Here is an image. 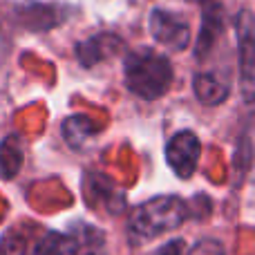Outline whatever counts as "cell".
<instances>
[{
	"instance_id": "1",
	"label": "cell",
	"mask_w": 255,
	"mask_h": 255,
	"mask_svg": "<svg viewBox=\"0 0 255 255\" xmlns=\"http://www.w3.org/2000/svg\"><path fill=\"white\" fill-rule=\"evenodd\" d=\"M190 217V206L177 195L154 197L139 204L128 217V238L132 244H143L163 233L179 229Z\"/></svg>"
},
{
	"instance_id": "2",
	"label": "cell",
	"mask_w": 255,
	"mask_h": 255,
	"mask_svg": "<svg viewBox=\"0 0 255 255\" xmlns=\"http://www.w3.org/2000/svg\"><path fill=\"white\" fill-rule=\"evenodd\" d=\"M124 81L132 94L145 99V101H154L170 90L172 65L163 54L150 47H139L126 56Z\"/></svg>"
},
{
	"instance_id": "3",
	"label": "cell",
	"mask_w": 255,
	"mask_h": 255,
	"mask_svg": "<svg viewBox=\"0 0 255 255\" xmlns=\"http://www.w3.org/2000/svg\"><path fill=\"white\" fill-rule=\"evenodd\" d=\"M49 251L52 255H103L106 238L97 226L79 222L67 233L49 235Z\"/></svg>"
},
{
	"instance_id": "4",
	"label": "cell",
	"mask_w": 255,
	"mask_h": 255,
	"mask_svg": "<svg viewBox=\"0 0 255 255\" xmlns=\"http://www.w3.org/2000/svg\"><path fill=\"white\" fill-rule=\"evenodd\" d=\"M150 34L161 47L170 52H184L190 43V25L181 13L168 9H152L150 13Z\"/></svg>"
},
{
	"instance_id": "5",
	"label": "cell",
	"mask_w": 255,
	"mask_h": 255,
	"mask_svg": "<svg viewBox=\"0 0 255 255\" xmlns=\"http://www.w3.org/2000/svg\"><path fill=\"white\" fill-rule=\"evenodd\" d=\"M238 49H240V85H242L244 101L253 103L255 92V31H253V16L249 9L240 11L238 22Z\"/></svg>"
},
{
	"instance_id": "6",
	"label": "cell",
	"mask_w": 255,
	"mask_h": 255,
	"mask_svg": "<svg viewBox=\"0 0 255 255\" xmlns=\"http://www.w3.org/2000/svg\"><path fill=\"white\" fill-rule=\"evenodd\" d=\"M199 152H202V143H199L197 134L190 130L177 132L166 143V161L170 170L181 179L193 177L199 161Z\"/></svg>"
},
{
	"instance_id": "7",
	"label": "cell",
	"mask_w": 255,
	"mask_h": 255,
	"mask_svg": "<svg viewBox=\"0 0 255 255\" xmlns=\"http://www.w3.org/2000/svg\"><path fill=\"white\" fill-rule=\"evenodd\" d=\"M195 97L204 106H220L231 94V81L224 72H197L193 79Z\"/></svg>"
},
{
	"instance_id": "8",
	"label": "cell",
	"mask_w": 255,
	"mask_h": 255,
	"mask_svg": "<svg viewBox=\"0 0 255 255\" xmlns=\"http://www.w3.org/2000/svg\"><path fill=\"white\" fill-rule=\"evenodd\" d=\"M220 29H222V9L213 7L204 16V25H202V31H199V43H197V58L206 56V52L211 49L213 40H215Z\"/></svg>"
},
{
	"instance_id": "9",
	"label": "cell",
	"mask_w": 255,
	"mask_h": 255,
	"mask_svg": "<svg viewBox=\"0 0 255 255\" xmlns=\"http://www.w3.org/2000/svg\"><path fill=\"white\" fill-rule=\"evenodd\" d=\"M117 36H94V38L85 40V43L76 45V54H79V61L83 65H94L101 58H106L108 49H103V45H108L110 40H115Z\"/></svg>"
},
{
	"instance_id": "10",
	"label": "cell",
	"mask_w": 255,
	"mask_h": 255,
	"mask_svg": "<svg viewBox=\"0 0 255 255\" xmlns=\"http://www.w3.org/2000/svg\"><path fill=\"white\" fill-rule=\"evenodd\" d=\"M186 255H226V253L224 247L217 240H199V242L193 244V249Z\"/></svg>"
},
{
	"instance_id": "11",
	"label": "cell",
	"mask_w": 255,
	"mask_h": 255,
	"mask_svg": "<svg viewBox=\"0 0 255 255\" xmlns=\"http://www.w3.org/2000/svg\"><path fill=\"white\" fill-rule=\"evenodd\" d=\"M181 253H184V242L181 240H170L163 247H159L152 255H181Z\"/></svg>"
},
{
	"instance_id": "12",
	"label": "cell",
	"mask_w": 255,
	"mask_h": 255,
	"mask_svg": "<svg viewBox=\"0 0 255 255\" xmlns=\"http://www.w3.org/2000/svg\"><path fill=\"white\" fill-rule=\"evenodd\" d=\"M184 2H199V4H204V2H211V0H184Z\"/></svg>"
}]
</instances>
